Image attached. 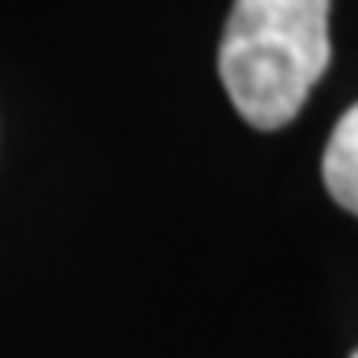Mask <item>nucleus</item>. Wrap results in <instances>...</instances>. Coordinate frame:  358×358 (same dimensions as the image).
<instances>
[{
    "label": "nucleus",
    "instance_id": "obj_1",
    "mask_svg": "<svg viewBox=\"0 0 358 358\" xmlns=\"http://www.w3.org/2000/svg\"><path fill=\"white\" fill-rule=\"evenodd\" d=\"M329 55V0H234L220 77L241 117L274 132L303 110Z\"/></svg>",
    "mask_w": 358,
    "mask_h": 358
},
{
    "label": "nucleus",
    "instance_id": "obj_2",
    "mask_svg": "<svg viewBox=\"0 0 358 358\" xmlns=\"http://www.w3.org/2000/svg\"><path fill=\"white\" fill-rule=\"evenodd\" d=\"M322 179L329 198L358 216V103L333 128L322 157Z\"/></svg>",
    "mask_w": 358,
    "mask_h": 358
},
{
    "label": "nucleus",
    "instance_id": "obj_3",
    "mask_svg": "<svg viewBox=\"0 0 358 358\" xmlns=\"http://www.w3.org/2000/svg\"><path fill=\"white\" fill-rule=\"evenodd\" d=\"M351 358H358V351H355V355H351Z\"/></svg>",
    "mask_w": 358,
    "mask_h": 358
}]
</instances>
